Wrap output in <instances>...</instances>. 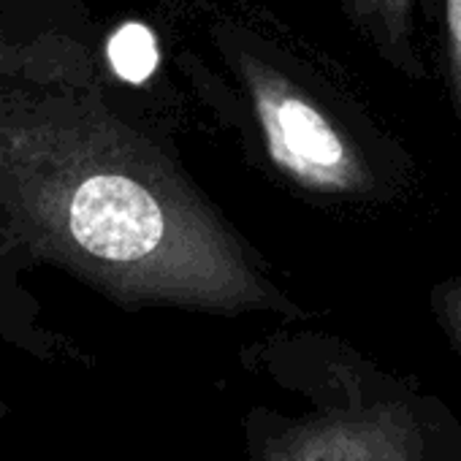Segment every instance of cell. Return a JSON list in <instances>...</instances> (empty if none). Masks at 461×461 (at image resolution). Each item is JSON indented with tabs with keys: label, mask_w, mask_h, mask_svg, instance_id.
Returning a JSON list of instances; mask_svg holds the SVG:
<instances>
[{
	"label": "cell",
	"mask_w": 461,
	"mask_h": 461,
	"mask_svg": "<svg viewBox=\"0 0 461 461\" xmlns=\"http://www.w3.org/2000/svg\"><path fill=\"white\" fill-rule=\"evenodd\" d=\"M334 399L288 426L269 461H442L453 410L372 364L334 372Z\"/></svg>",
	"instance_id": "1"
},
{
	"label": "cell",
	"mask_w": 461,
	"mask_h": 461,
	"mask_svg": "<svg viewBox=\"0 0 461 461\" xmlns=\"http://www.w3.org/2000/svg\"><path fill=\"white\" fill-rule=\"evenodd\" d=\"M68 228L85 253L114 264H139L163 242L166 214L139 182L95 174L74 190Z\"/></svg>",
	"instance_id": "2"
},
{
	"label": "cell",
	"mask_w": 461,
	"mask_h": 461,
	"mask_svg": "<svg viewBox=\"0 0 461 461\" xmlns=\"http://www.w3.org/2000/svg\"><path fill=\"white\" fill-rule=\"evenodd\" d=\"M361 14L372 28V36L383 58L412 79L426 77V66L415 47L412 14L418 0H358Z\"/></svg>",
	"instance_id": "3"
},
{
	"label": "cell",
	"mask_w": 461,
	"mask_h": 461,
	"mask_svg": "<svg viewBox=\"0 0 461 461\" xmlns=\"http://www.w3.org/2000/svg\"><path fill=\"white\" fill-rule=\"evenodd\" d=\"M109 63L114 74L131 85L147 82L158 68V44L147 25L128 23L109 41Z\"/></svg>",
	"instance_id": "4"
},
{
	"label": "cell",
	"mask_w": 461,
	"mask_h": 461,
	"mask_svg": "<svg viewBox=\"0 0 461 461\" xmlns=\"http://www.w3.org/2000/svg\"><path fill=\"white\" fill-rule=\"evenodd\" d=\"M429 307L442 337L461 361V277H447L437 283L429 294Z\"/></svg>",
	"instance_id": "5"
},
{
	"label": "cell",
	"mask_w": 461,
	"mask_h": 461,
	"mask_svg": "<svg viewBox=\"0 0 461 461\" xmlns=\"http://www.w3.org/2000/svg\"><path fill=\"white\" fill-rule=\"evenodd\" d=\"M445 82L461 125V0H445Z\"/></svg>",
	"instance_id": "6"
},
{
	"label": "cell",
	"mask_w": 461,
	"mask_h": 461,
	"mask_svg": "<svg viewBox=\"0 0 461 461\" xmlns=\"http://www.w3.org/2000/svg\"><path fill=\"white\" fill-rule=\"evenodd\" d=\"M442 461H461V423L453 415L445 426V439H442Z\"/></svg>",
	"instance_id": "7"
}]
</instances>
